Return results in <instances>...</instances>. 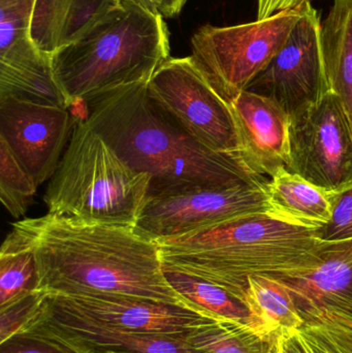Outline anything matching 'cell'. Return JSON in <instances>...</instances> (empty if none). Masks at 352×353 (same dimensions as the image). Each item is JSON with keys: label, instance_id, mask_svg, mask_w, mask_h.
<instances>
[{"label": "cell", "instance_id": "cell-16", "mask_svg": "<svg viewBox=\"0 0 352 353\" xmlns=\"http://www.w3.org/2000/svg\"><path fill=\"white\" fill-rule=\"evenodd\" d=\"M120 0H35L31 41L47 57L86 37L121 8Z\"/></svg>", "mask_w": 352, "mask_h": 353}, {"label": "cell", "instance_id": "cell-12", "mask_svg": "<svg viewBox=\"0 0 352 353\" xmlns=\"http://www.w3.org/2000/svg\"><path fill=\"white\" fill-rule=\"evenodd\" d=\"M74 125L70 109L0 97V140L37 187L57 171Z\"/></svg>", "mask_w": 352, "mask_h": 353}, {"label": "cell", "instance_id": "cell-5", "mask_svg": "<svg viewBox=\"0 0 352 353\" xmlns=\"http://www.w3.org/2000/svg\"><path fill=\"white\" fill-rule=\"evenodd\" d=\"M150 199V178L124 163L89 125H74L43 201L48 213L86 224L136 228Z\"/></svg>", "mask_w": 352, "mask_h": 353}, {"label": "cell", "instance_id": "cell-31", "mask_svg": "<svg viewBox=\"0 0 352 353\" xmlns=\"http://www.w3.org/2000/svg\"><path fill=\"white\" fill-rule=\"evenodd\" d=\"M122 3L134 4L145 8L155 14L163 16V0H120Z\"/></svg>", "mask_w": 352, "mask_h": 353}, {"label": "cell", "instance_id": "cell-10", "mask_svg": "<svg viewBox=\"0 0 352 353\" xmlns=\"http://www.w3.org/2000/svg\"><path fill=\"white\" fill-rule=\"evenodd\" d=\"M37 316L84 321L118 331L174 336H187L220 321L180 305L123 294H47Z\"/></svg>", "mask_w": 352, "mask_h": 353}, {"label": "cell", "instance_id": "cell-30", "mask_svg": "<svg viewBox=\"0 0 352 353\" xmlns=\"http://www.w3.org/2000/svg\"><path fill=\"white\" fill-rule=\"evenodd\" d=\"M279 352L280 353H309L300 339L298 332L279 341Z\"/></svg>", "mask_w": 352, "mask_h": 353}, {"label": "cell", "instance_id": "cell-27", "mask_svg": "<svg viewBox=\"0 0 352 353\" xmlns=\"http://www.w3.org/2000/svg\"><path fill=\"white\" fill-rule=\"evenodd\" d=\"M324 242H338L352 239V186L333 194V215L329 223L318 228Z\"/></svg>", "mask_w": 352, "mask_h": 353}, {"label": "cell", "instance_id": "cell-1", "mask_svg": "<svg viewBox=\"0 0 352 353\" xmlns=\"http://www.w3.org/2000/svg\"><path fill=\"white\" fill-rule=\"evenodd\" d=\"M12 232L34 252L39 290L48 294H123L194 309L167 282L157 243L136 228L48 213L16 222Z\"/></svg>", "mask_w": 352, "mask_h": 353}, {"label": "cell", "instance_id": "cell-11", "mask_svg": "<svg viewBox=\"0 0 352 353\" xmlns=\"http://www.w3.org/2000/svg\"><path fill=\"white\" fill-rule=\"evenodd\" d=\"M322 23L311 2L287 43L258 74L247 90L276 103L289 119L297 117L329 92L320 43Z\"/></svg>", "mask_w": 352, "mask_h": 353}, {"label": "cell", "instance_id": "cell-23", "mask_svg": "<svg viewBox=\"0 0 352 353\" xmlns=\"http://www.w3.org/2000/svg\"><path fill=\"white\" fill-rule=\"evenodd\" d=\"M188 341L204 353H272L279 344L260 337L249 325L229 321L198 327Z\"/></svg>", "mask_w": 352, "mask_h": 353}, {"label": "cell", "instance_id": "cell-7", "mask_svg": "<svg viewBox=\"0 0 352 353\" xmlns=\"http://www.w3.org/2000/svg\"><path fill=\"white\" fill-rule=\"evenodd\" d=\"M148 93L203 146L240 159L231 103L213 88L190 56L169 57L161 64L148 82Z\"/></svg>", "mask_w": 352, "mask_h": 353}, {"label": "cell", "instance_id": "cell-36", "mask_svg": "<svg viewBox=\"0 0 352 353\" xmlns=\"http://www.w3.org/2000/svg\"><path fill=\"white\" fill-rule=\"evenodd\" d=\"M279 353H280V352H279Z\"/></svg>", "mask_w": 352, "mask_h": 353}, {"label": "cell", "instance_id": "cell-15", "mask_svg": "<svg viewBox=\"0 0 352 353\" xmlns=\"http://www.w3.org/2000/svg\"><path fill=\"white\" fill-rule=\"evenodd\" d=\"M49 334L79 353H204L187 336L118 331L84 321L37 316L26 330ZM25 331V330H24Z\"/></svg>", "mask_w": 352, "mask_h": 353}, {"label": "cell", "instance_id": "cell-21", "mask_svg": "<svg viewBox=\"0 0 352 353\" xmlns=\"http://www.w3.org/2000/svg\"><path fill=\"white\" fill-rule=\"evenodd\" d=\"M163 271L169 285L192 308L220 321L250 325L245 303L225 288L182 272L165 268Z\"/></svg>", "mask_w": 352, "mask_h": 353}, {"label": "cell", "instance_id": "cell-19", "mask_svg": "<svg viewBox=\"0 0 352 353\" xmlns=\"http://www.w3.org/2000/svg\"><path fill=\"white\" fill-rule=\"evenodd\" d=\"M35 0H0V74H19L51 70L30 39Z\"/></svg>", "mask_w": 352, "mask_h": 353}, {"label": "cell", "instance_id": "cell-25", "mask_svg": "<svg viewBox=\"0 0 352 353\" xmlns=\"http://www.w3.org/2000/svg\"><path fill=\"white\" fill-rule=\"evenodd\" d=\"M47 292L35 290L0 307V343L26 330L39 314Z\"/></svg>", "mask_w": 352, "mask_h": 353}, {"label": "cell", "instance_id": "cell-29", "mask_svg": "<svg viewBox=\"0 0 352 353\" xmlns=\"http://www.w3.org/2000/svg\"><path fill=\"white\" fill-rule=\"evenodd\" d=\"M312 0H258V20H264L277 12L291 10Z\"/></svg>", "mask_w": 352, "mask_h": 353}, {"label": "cell", "instance_id": "cell-13", "mask_svg": "<svg viewBox=\"0 0 352 353\" xmlns=\"http://www.w3.org/2000/svg\"><path fill=\"white\" fill-rule=\"evenodd\" d=\"M274 278L291 290L305 325L352 329V239L327 242L312 269Z\"/></svg>", "mask_w": 352, "mask_h": 353}, {"label": "cell", "instance_id": "cell-4", "mask_svg": "<svg viewBox=\"0 0 352 353\" xmlns=\"http://www.w3.org/2000/svg\"><path fill=\"white\" fill-rule=\"evenodd\" d=\"M121 4L86 37L52 56V72L68 109L114 89L149 82L169 59L165 18Z\"/></svg>", "mask_w": 352, "mask_h": 353}, {"label": "cell", "instance_id": "cell-20", "mask_svg": "<svg viewBox=\"0 0 352 353\" xmlns=\"http://www.w3.org/2000/svg\"><path fill=\"white\" fill-rule=\"evenodd\" d=\"M320 43L329 90L352 121V0H334L322 24Z\"/></svg>", "mask_w": 352, "mask_h": 353}, {"label": "cell", "instance_id": "cell-18", "mask_svg": "<svg viewBox=\"0 0 352 353\" xmlns=\"http://www.w3.org/2000/svg\"><path fill=\"white\" fill-rule=\"evenodd\" d=\"M269 203L277 215L309 228H322L333 215V194L287 168L266 183Z\"/></svg>", "mask_w": 352, "mask_h": 353}, {"label": "cell", "instance_id": "cell-14", "mask_svg": "<svg viewBox=\"0 0 352 353\" xmlns=\"http://www.w3.org/2000/svg\"><path fill=\"white\" fill-rule=\"evenodd\" d=\"M242 163L256 175L273 176L289 161V115L274 101L251 91L231 101Z\"/></svg>", "mask_w": 352, "mask_h": 353}, {"label": "cell", "instance_id": "cell-8", "mask_svg": "<svg viewBox=\"0 0 352 353\" xmlns=\"http://www.w3.org/2000/svg\"><path fill=\"white\" fill-rule=\"evenodd\" d=\"M287 169L331 194L352 186V121L331 91L291 120Z\"/></svg>", "mask_w": 352, "mask_h": 353}, {"label": "cell", "instance_id": "cell-24", "mask_svg": "<svg viewBox=\"0 0 352 353\" xmlns=\"http://www.w3.org/2000/svg\"><path fill=\"white\" fill-rule=\"evenodd\" d=\"M37 186L4 141L0 140V201L14 218L25 215Z\"/></svg>", "mask_w": 352, "mask_h": 353}, {"label": "cell", "instance_id": "cell-28", "mask_svg": "<svg viewBox=\"0 0 352 353\" xmlns=\"http://www.w3.org/2000/svg\"><path fill=\"white\" fill-rule=\"evenodd\" d=\"M298 335L309 353H352L346 342L328 325H304Z\"/></svg>", "mask_w": 352, "mask_h": 353}, {"label": "cell", "instance_id": "cell-2", "mask_svg": "<svg viewBox=\"0 0 352 353\" xmlns=\"http://www.w3.org/2000/svg\"><path fill=\"white\" fill-rule=\"evenodd\" d=\"M80 105L89 125L116 154L149 176L150 199L267 180L239 157L213 152L194 140L151 99L148 82L120 87Z\"/></svg>", "mask_w": 352, "mask_h": 353}, {"label": "cell", "instance_id": "cell-9", "mask_svg": "<svg viewBox=\"0 0 352 353\" xmlns=\"http://www.w3.org/2000/svg\"><path fill=\"white\" fill-rule=\"evenodd\" d=\"M206 187L149 199L136 230L150 240L175 238L217 224L273 212L266 183Z\"/></svg>", "mask_w": 352, "mask_h": 353}, {"label": "cell", "instance_id": "cell-34", "mask_svg": "<svg viewBox=\"0 0 352 353\" xmlns=\"http://www.w3.org/2000/svg\"><path fill=\"white\" fill-rule=\"evenodd\" d=\"M272 353H279V344L278 346H277L276 350H275Z\"/></svg>", "mask_w": 352, "mask_h": 353}, {"label": "cell", "instance_id": "cell-32", "mask_svg": "<svg viewBox=\"0 0 352 353\" xmlns=\"http://www.w3.org/2000/svg\"><path fill=\"white\" fill-rule=\"evenodd\" d=\"M163 18H174L181 12L187 0H163Z\"/></svg>", "mask_w": 352, "mask_h": 353}, {"label": "cell", "instance_id": "cell-6", "mask_svg": "<svg viewBox=\"0 0 352 353\" xmlns=\"http://www.w3.org/2000/svg\"><path fill=\"white\" fill-rule=\"evenodd\" d=\"M305 4L247 24L200 26L190 41V57L213 88L231 103L282 49L303 16Z\"/></svg>", "mask_w": 352, "mask_h": 353}, {"label": "cell", "instance_id": "cell-26", "mask_svg": "<svg viewBox=\"0 0 352 353\" xmlns=\"http://www.w3.org/2000/svg\"><path fill=\"white\" fill-rule=\"evenodd\" d=\"M0 353H79L65 342L37 330H25L0 343Z\"/></svg>", "mask_w": 352, "mask_h": 353}, {"label": "cell", "instance_id": "cell-33", "mask_svg": "<svg viewBox=\"0 0 352 353\" xmlns=\"http://www.w3.org/2000/svg\"><path fill=\"white\" fill-rule=\"evenodd\" d=\"M328 325V327H332L333 330H335V331L341 336V338L346 342L347 345H349L352 350V329L344 327H337V325Z\"/></svg>", "mask_w": 352, "mask_h": 353}, {"label": "cell", "instance_id": "cell-17", "mask_svg": "<svg viewBox=\"0 0 352 353\" xmlns=\"http://www.w3.org/2000/svg\"><path fill=\"white\" fill-rule=\"evenodd\" d=\"M243 301L249 311V327L273 343L297 333L305 325L291 290L272 276H250Z\"/></svg>", "mask_w": 352, "mask_h": 353}, {"label": "cell", "instance_id": "cell-35", "mask_svg": "<svg viewBox=\"0 0 352 353\" xmlns=\"http://www.w3.org/2000/svg\"><path fill=\"white\" fill-rule=\"evenodd\" d=\"M107 353H114V352H107Z\"/></svg>", "mask_w": 352, "mask_h": 353}, {"label": "cell", "instance_id": "cell-3", "mask_svg": "<svg viewBox=\"0 0 352 353\" xmlns=\"http://www.w3.org/2000/svg\"><path fill=\"white\" fill-rule=\"evenodd\" d=\"M156 243L163 268L202 278L242 301L250 276L278 277L312 269L327 244L315 228L274 212L243 216Z\"/></svg>", "mask_w": 352, "mask_h": 353}, {"label": "cell", "instance_id": "cell-22", "mask_svg": "<svg viewBox=\"0 0 352 353\" xmlns=\"http://www.w3.org/2000/svg\"><path fill=\"white\" fill-rule=\"evenodd\" d=\"M34 252L12 232L0 249V307L39 290Z\"/></svg>", "mask_w": 352, "mask_h": 353}]
</instances>
